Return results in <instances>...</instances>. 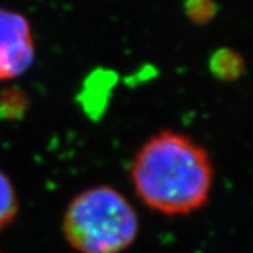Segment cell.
<instances>
[{"instance_id":"cell-1","label":"cell","mask_w":253,"mask_h":253,"mask_svg":"<svg viewBox=\"0 0 253 253\" xmlns=\"http://www.w3.org/2000/svg\"><path fill=\"white\" fill-rule=\"evenodd\" d=\"M212 174L207 151L190 136L172 129L148 138L129 170L138 199L165 215H186L204 207Z\"/></svg>"},{"instance_id":"cell-2","label":"cell","mask_w":253,"mask_h":253,"mask_svg":"<svg viewBox=\"0 0 253 253\" xmlns=\"http://www.w3.org/2000/svg\"><path fill=\"white\" fill-rule=\"evenodd\" d=\"M63 235L79 253H121L134 244L139 221L116 189L97 186L79 193L65 211Z\"/></svg>"},{"instance_id":"cell-3","label":"cell","mask_w":253,"mask_h":253,"mask_svg":"<svg viewBox=\"0 0 253 253\" xmlns=\"http://www.w3.org/2000/svg\"><path fill=\"white\" fill-rule=\"evenodd\" d=\"M36 58L28 20L0 7V81H11L31 68Z\"/></svg>"},{"instance_id":"cell-4","label":"cell","mask_w":253,"mask_h":253,"mask_svg":"<svg viewBox=\"0 0 253 253\" xmlns=\"http://www.w3.org/2000/svg\"><path fill=\"white\" fill-rule=\"evenodd\" d=\"M245 63L241 55L231 49H221L212 55L211 71L222 81H235L244 72Z\"/></svg>"},{"instance_id":"cell-5","label":"cell","mask_w":253,"mask_h":253,"mask_svg":"<svg viewBox=\"0 0 253 253\" xmlns=\"http://www.w3.org/2000/svg\"><path fill=\"white\" fill-rule=\"evenodd\" d=\"M18 208L17 191L11 180L0 170V232L16 219Z\"/></svg>"},{"instance_id":"cell-6","label":"cell","mask_w":253,"mask_h":253,"mask_svg":"<svg viewBox=\"0 0 253 253\" xmlns=\"http://www.w3.org/2000/svg\"><path fill=\"white\" fill-rule=\"evenodd\" d=\"M26 109V99L23 93L16 90H6L0 93V116H21Z\"/></svg>"},{"instance_id":"cell-7","label":"cell","mask_w":253,"mask_h":253,"mask_svg":"<svg viewBox=\"0 0 253 253\" xmlns=\"http://www.w3.org/2000/svg\"><path fill=\"white\" fill-rule=\"evenodd\" d=\"M186 11L190 20L204 24L215 14V4L212 0H186Z\"/></svg>"}]
</instances>
